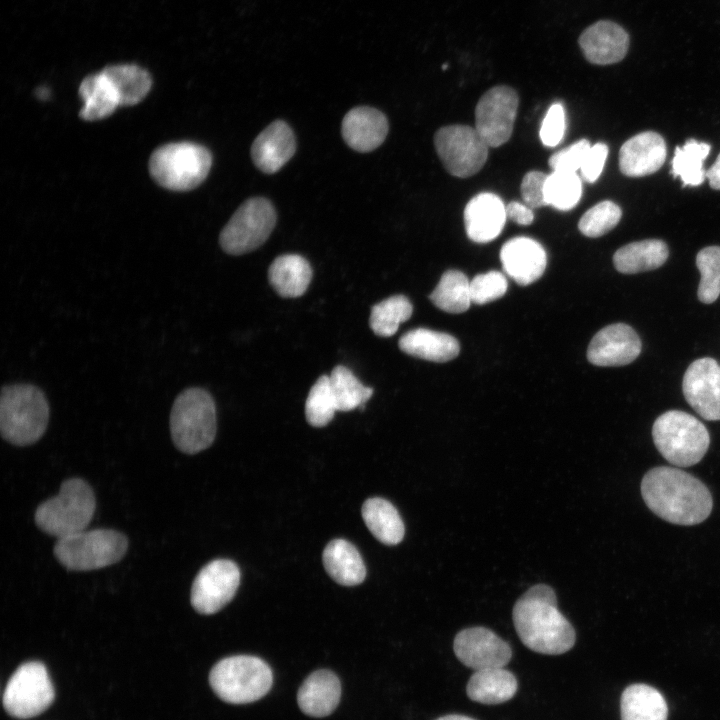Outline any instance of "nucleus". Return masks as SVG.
<instances>
[{
    "mask_svg": "<svg viewBox=\"0 0 720 720\" xmlns=\"http://www.w3.org/2000/svg\"><path fill=\"white\" fill-rule=\"evenodd\" d=\"M646 506L659 518L693 526L706 520L713 508L707 486L692 474L670 466L650 469L640 485Z\"/></svg>",
    "mask_w": 720,
    "mask_h": 720,
    "instance_id": "nucleus-1",
    "label": "nucleus"
},
{
    "mask_svg": "<svg viewBox=\"0 0 720 720\" xmlns=\"http://www.w3.org/2000/svg\"><path fill=\"white\" fill-rule=\"evenodd\" d=\"M512 617L520 640L532 651L559 655L575 644V630L558 610L556 594L548 585L526 591L515 603Z\"/></svg>",
    "mask_w": 720,
    "mask_h": 720,
    "instance_id": "nucleus-2",
    "label": "nucleus"
},
{
    "mask_svg": "<svg viewBox=\"0 0 720 720\" xmlns=\"http://www.w3.org/2000/svg\"><path fill=\"white\" fill-rule=\"evenodd\" d=\"M50 408L45 393L36 385H4L0 396V432L15 446L36 443L45 433Z\"/></svg>",
    "mask_w": 720,
    "mask_h": 720,
    "instance_id": "nucleus-3",
    "label": "nucleus"
},
{
    "mask_svg": "<svg viewBox=\"0 0 720 720\" xmlns=\"http://www.w3.org/2000/svg\"><path fill=\"white\" fill-rule=\"evenodd\" d=\"M169 425L172 441L179 451L193 455L210 447L217 431L212 395L200 387L180 392L172 405Z\"/></svg>",
    "mask_w": 720,
    "mask_h": 720,
    "instance_id": "nucleus-4",
    "label": "nucleus"
},
{
    "mask_svg": "<svg viewBox=\"0 0 720 720\" xmlns=\"http://www.w3.org/2000/svg\"><path fill=\"white\" fill-rule=\"evenodd\" d=\"M652 437L660 454L678 467L700 462L710 445V435L704 424L679 410L661 414L653 424Z\"/></svg>",
    "mask_w": 720,
    "mask_h": 720,
    "instance_id": "nucleus-5",
    "label": "nucleus"
},
{
    "mask_svg": "<svg viewBox=\"0 0 720 720\" xmlns=\"http://www.w3.org/2000/svg\"><path fill=\"white\" fill-rule=\"evenodd\" d=\"M94 511L95 497L89 484L71 478L61 484L55 497L38 506L35 522L39 529L59 539L85 530Z\"/></svg>",
    "mask_w": 720,
    "mask_h": 720,
    "instance_id": "nucleus-6",
    "label": "nucleus"
},
{
    "mask_svg": "<svg viewBox=\"0 0 720 720\" xmlns=\"http://www.w3.org/2000/svg\"><path fill=\"white\" fill-rule=\"evenodd\" d=\"M216 695L231 704H246L265 696L273 683L269 665L259 657L235 655L217 662L209 674Z\"/></svg>",
    "mask_w": 720,
    "mask_h": 720,
    "instance_id": "nucleus-7",
    "label": "nucleus"
},
{
    "mask_svg": "<svg viewBox=\"0 0 720 720\" xmlns=\"http://www.w3.org/2000/svg\"><path fill=\"white\" fill-rule=\"evenodd\" d=\"M212 165L210 151L193 142H174L157 148L149 160L152 178L162 187L188 191L199 186Z\"/></svg>",
    "mask_w": 720,
    "mask_h": 720,
    "instance_id": "nucleus-8",
    "label": "nucleus"
},
{
    "mask_svg": "<svg viewBox=\"0 0 720 720\" xmlns=\"http://www.w3.org/2000/svg\"><path fill=\"white\" fill-rule=\"evenodd\" d=\"M126 537L115 530H83L59 538L54 547L58 561L73 571H89L112 565L125 555Z\"/></svg>",
    "mask_w": 720,
    "mask_h": 720,
    "instance_id": "nucleus-9",
    "label": "nucleus"
},
{
    "mask_svg": "<svg viewBox=\"0 0 720 720\" xmlns=\"http://www.w3.org/2000/svg\"><path fill=\"white\" fill-rule=\"evenodd\" d=\"M276 211L265 198L247 199L232 215L219 236L223 251L241 255L260 247L276 224Z\"/></svg>",
    "mask_w": 720,
    "mask_h": 720,
    "instance_id": "nucleus-10",
    "label": "nucleus"
},
{
    "mask_svg": "<svg viewBox=\"0 0 720 720\" xmlns=\"http://www.w3.org/2000/svg\"><path fill=\"white\" fill-rule=\"evenodd\" d=\"M55 691L45 665L32 661L20 665L3 693L6 712L27 719L44 712L53 702Z\"/></svg>",
    "mask_w": 720,
    "mask_h": 720,
    "instance_id": "nucleus-11",
    "label": "nucleus"
},
{
    "mask_svg": "<svg viewBox=\"0 0 720 720\" xmlns=\"http://www.w3.org/2000/svg\"><path fill=\"white\" fill-rule=\"evenodd\" d=\"M436 152L453 176L467 178L476 174L486 163L488 145L476 128L468 125H449L434 135Z\"/></svg>",
    "mask_w": 720,
    "mask_h": 720,
    "instance_id": "nucleus-12",
    "label": "nucleus"
},
{
    "mask_svg": "<svg viewBox=\"0 0 720 720\" xmlns=\"http://www.w3.org/2000/svg\"><path fill=\"white\" fill-rule=\"evenodd\" d=\"M518 104L517 92L505 85L492 87L481 96L475 108V128L489 147L509 140Z\"/></svg>",
    "mask_w": 720,
    "mask_h": 720,
    "instance_id": "nucleus-13",
    "label": "nucleus"
},
{
    "mask_svg": "<svg viewBox=\"0 0 720 720\" xmlns=\"http://www.w3.org/2000/svg\"><path fill=\"white\" fill-rule=\"evenodd\" d=\"M239 583L236 563L228 559L213 560L197 574L191 588V604L198 613L214 614L232 600Z\"/></svg>",
    "mask_w": 720,
    "mask_h": 720,
    "instance_id": "nucleus-14",
    "label": "nucleus"
},
{
    "mask_svg": "<svg viewBox=\"0 0 720 720\" xmlns=\"http://www.w3.org/2000/svg\"><path fill=\"white\" fill-rule=\"evenodd\" d=\"M453 649L459 661L475 671L504 667L512 657L510 645L485 627L461 630Z\"/></svg>",
    "mask_w": 720,
    "mask_h": 720,
    "instance_id": "nucleus-15",
    "label": "nucleus"
},
{
    "mask_svg": "<svg viewBox=\"0 0 720 720\" xmlns=\"http://www.w3.org/2000/svg\"><path fill=\"white\" fill-rule=\"evenodd\" d=\"M682 390L687 403L702 418L720 420V364L715 359L693 361L684 373Z\"/></svg>",
    "mask_w": 720,
    "mask_h": 720,
    "instance_id": "nucleus-16",
    "label": "nucleus"
},
{
    "mask_svg": "<svg viewBox=\"0 0 720 720\" xmlns=\"http://www.w3.org/2000/svg\"><path fill=\"white\" fill-rule=\"evenodd\" d=\"M641 348V340L631 326L614 323L594 335L587 349V359L601 367L624 366L639 356Z\"/></svg>",
    "mask_w": 720,
    "mask_h": 720,
    "instance_id": "nucleus-17",
    "label": "nucleus"
},
{
    "mask_svg": "<svg viewBox=\"0 0 720 720\" xmlns=\"http://www.w3.org/2000/svg\"><path fill=\"white\" fill-rule=\"evenodd\" d=\"M585 58L596 65L621 61L629 48V35L619 24L600 20L587 27L579 37Z\"/></svg>",
    "mask_w": 720,
    "mask_h": 720,
    "instance_id": "nucleus-18",
    "label": "nucleus"
},
{
    "mask_svg": "<svg viewBox=\"0 0 720 720\" xmlns=\"http://www.w3.org/2000/svg\"><path fill=\"white\" fill-rule=\"evenodd\" d=\"M504 271L519 285L527 286L544 273L547 255L536 240L519 236L509 239L500 250Z\"/></svg>",
    "mask_w": 720,
    "mask_h": 720,
    "instance_id": "nucleus-19",
    "label": "nucleus"
},
{
    "mask_svg": "<svg viewBox=\"0 0 720 720\" xmlns=\"http://www.w3.org/2000/svg\"><path fill=\"white\" fill-rule=\"evenodd\" d=\"M663 137L646 131L628 139L619 151L620 171L629 177H642L658 171L666 158Z\"/></svg>",
    "mask_w": 720,
    "mask_h": 720,
    "instance_id": "nucleus-20",
    "label": "nucleus"
},
{
    "mask_svg": "<svg viewBox=\"0 0 720 720\" xmlns=\"http://www.w3.org/2000/svg\"><path fill=\"white\" fill-rule=\"evenodd\" d=\"M296 141L292 129L282 120L269 124L254 140L251 157L266 174L279 171L294 155Z\"/></svg>",
    "mask_w": 720,
    "mask_h": 720,
    "instance_id": "nucleus-21",
    "label": "nucleus"
},
{
    "mask_svg": "<svg viewBox=\"0 0 720 720\" xmlns=\"http://www.w3.org/2000/svg\"><path fill=\"white\" fill-rule=\"evenodd\" d=\"M506 206L499 196L490 192L475 195L464 209V224L468 238L487 243L498 237L506 222Z\"/></svg>",
    "mask_w": 720,
    "mask_h": 720,
    "instance_id": "nucleus-22",
    "label": "nucleus"
},
{
    "mask_svg": "<svg viewBox=\"0 0 720 720\" xmlns=\"http://www.w3.org/2000/svg\"><path fill=\"white\" fill-rule=\"evenodd\" d=\"M386 116L372 107H356L343 118L341 132L346 144L358 152H370L379 147L388 133Z\"/></svg>",
    "mask_w": 720,
    "mask_h": 720,
    "instance_id": "nucleus-23",
    "label": "nucleus"
},
{
    "mask_svg": "<svg viewBox=\"0 0 720 720\" xmlns=\"http://www.w3.org/2000/svg\"><path fill=\"white\" fill-rule=\"evenodd\" d=\"M341 697L338 677L329 670L311 673L298 690L297 702L306 715L325 717L337 707Z\"/></svg>",
    "mask_w": 720,
    "mask_h": 720,
    "instance_id": "nucleus-24",
    "label": "nucleus"
},
{
    "mask_svg": "<svg viewBox=\"0 0 720 720\" xmlns=\"http://www.w3.org/2000/svg\"><path fill=\"white\" fill-rule=\"evenodd\" d=\"M399 348L408 355L432 362H447L458 356L460 345L452 335L417 328L399 339Z\"/></svg>",
    "mask_w": 720,
    "mask_h": 720,
    "instance_id": "nucleus-25",
    "label": "nucleus"
},
{
    "mask_svg": "<svg viewBox=\"0 0 720 720\" xmlns=\"http://www.w3.org/2000/svg\"><path fill=\"white\" fill-rule=\"evenodd\" d=\"M322 558L326 572L340 585L355 586L366 577V567L359 551L344 539L329 542Z\"/></svg>",
    "mask_w": 720,
    "mask_h": 720,
    "instance_id": "nucleus-26",
    "label": "nucleus"
},
{
    "mask_svg": "<svg viewBox=\"0 0 720 720\" xmlns=\"http://www.w3.org/2000/svg\"><path fill=\"white\" fill-rule=\"evenodd\" d=\"M518 688L516 677L504 667L476 671L466 687L468 697L478 703L494 705L513 698Z\"/></svg>",
    "mask_w": 720,
    "mask_h": 720,
    "instance_id": "nucleus-27",
    "label": "nucleus"
},
{
    "mask_svg": "<svg viewBox=\"0 0 720 720\" xmlns=\"http://www.w3.org/2000/svg\"><path fill=\"white\" fill-rule=\"evenodd\" d=\"M270 284L282 297L295 298L303 295L312 278L309 262L298 254L277 257L268 270Z\"/></svg>",
    "mask_w": 720,
    "mask_h": 720,
    "instance_id": "nucleus-28",
    "label": "nucleus"
},
{
    "mask_svg": "<svg viewBox=\"0 0 720 720\" xmlns=\"http://www.w3.org/2000/svg\"><path fill=\"white\" fill-rule=\"evenodd\" d=\"M669 255L665 242L648 239L629 243L619 248L613 256V264L623 274H636L662 266Z\"/></svg>",
    "mask_w": 720,
    "mask_h": 720,
    "instance_id": "nucleus-29",
    "label": "nucleus"
},
{
    "mask_svg": "<svg viewBox=\"0 0 720 720\" xmlns=\"http://www.w3.org/2000/svg\"><path fill=\"white\" fill-rule=\"evenodd\" d=\"M621 720H667L668 706L654 687L636 683L627 686L620 699Z\"/></svg>",
    "mask_w": 720,
    "mask_h": 720,
    "instance_id": "nucleus-30",
    "label": "nucleus"
},
{
    "mask_svg": "<svg viewBox=\"0 0 720 720\" xmlns=\"http://www.w3.org/2000/svg\"><path fill=\"white\" fill-rule=\"evenodd\" d=\"M362 517L369 531L381 543L396 545L402 541L404 523L398 510L386 499H367L362 506Z\"/></svg>",
    "mask_w": 720,
    "mask_h": 720,
    "instance_id": "nucleus-31",
    "label": "nucleus"
},
{
    "mask_svg": "<svg viewBox=\"0 0 720 720\" xmlns=\"http://www.w3.org/2000/svg\"><path fill=\"white\" fill-rule=\"evenodd\" d=\"M79 93L84 101L79 115L84 120L103 119L120 106L118 93L103 72L84 78L80 84Z\"/></svg>",
    "mask_w": 720,
    "mask_h": 720,
    "instance_id": "nucleus-32",
    "label": "nucleus"
},
{
    "mask_svg": "<svg viewBox=\"0 0 720 720\" xmlns=\"http://www.w3.org/2000/svg\"><path fill=\"white\" fill-rule=\"evenodd\" d=\"M102 72L115 87L120 105L130 106L139 103L152 86L150 74L136 65H112L106 67Z\"/></svg>",
    "mask_w": 720,
    "mask_h": 720,
    "instance_id": "nucleus-33",
    "label": "nucleus"
},
{
    "mask_svg": "<svg viewBox=\"0 0 720 720\" xmlns=\"http://www.w3.org/2000/svg\"><path fill=\"white\" fill-rule=\"evenodd\" d=\"M433 304L448 313H462L471 302L470 281L459 270H447L429 296Z\"/></svg>",
    "mask_w": 720,
    "mask_h": 720,
    "instance_id": "nucleus-34",
    "label": "nucleus"
},
{
    "mask_svg": "<svg viewBox=\"0 0 720 720\" xmlns=\"http://www.w3.org/2000/svg\"><path fill=\"white\" fill-rule=\"evenodd\" d=\"M710 148L709 144L696 139H689L682 147H676L671 163L673 176L679 177L683 185H700L706 177L703 161L708 156Z\"/></svg>",
    "mask_w": 720,
    "mask_h": 720,
    "instance_id": "nucleus-35",
    "label": "nucleus"
},
{
    "mask_svg": "<svg viewBox=\"0 0 720 720\" xmlns=\"http://www.w3.org/2000/svg\"><path fill=\"white\" fill-rule=\"evenodd\" d=\"M331 390L337 411H351L361 407L371 398L373 389L364 386L347 367L338 365L329 375Z\"/></svg>",
    "mask_w": 720,
    "mask_h": 720,
    "instance_id": "nucleus-36",
    "label": "nucleus"
},
{
    "mask_svg": "<svg viewBox=\"0 0 720 720\" xmlns=\"http://www.w3.org/2000/svg\"><path fill=\"white\" fill-rule=\"evenodd\" d=\"M412 312L413 306L406 296H391L372 307L370 327L378 336H392L397 332L400 324L411 317Z\"/></svg>",
    "mask_w": 720,
    "mask_h": 720,
    "instance_id": "nucleus-37",
    "label": "nucleus"
},
{
    "mask_svg": "<svg viewBox=\"0 0 720 720\" xmlns=\"http://www.w3.org/2000/svg\"><path fill=\"white\" fill-rule=\"evenodd\" d=\"M546 205L567 211L575 207L582 196V181L577 173L553 171L547 175L544 187Z\"/></svg>",
    "mask_w": 720,
    "mask_h": 720,
    "instance_id": "nucleus-38",
    "label": "nucleus"
},
{
    "mask_svg": "<svg viewBox=\"0 0 720 720\" xmlns=\"http://www.w3.org/2000/svg\"><path fill=\"white\" fill-rule=\"evenodd\" d=\"M336 411L329 376L322 375L313 384L306 399V420L313 427H323L330 423Z\"/></svg>",
    "mask_w": 720,
    "mask_h": 720,
    "instance_id": "nucleus-39",
    "label": "nucleus"
},
{
    "mask_svg": "<svg viewBox=\"0 0 720 720\" xmlns=\"http://www.w3.org/2000/svg\"><path fill=\"white\" fill-rule=\"evenodd\" d=\"M696 266L701 274L698 299L704 304H711L720 295V247L701 249L696 256Z\"/></svg>",
    "mask_w": 720,
    "mask_h": 720,
    "instance_id": "nucleus-40",
    "label": "nucleus"
},
{
    "mask_svg": "<svg viewBox=\"0 0 720 720\" xmlns=\"http://www.w3.org/2000/svg\"><path fill=\"white\" fill-rule=\"evenodd\" d=\"M622 211L610 200L597 203L580 218L578 228L587 237H600L612 230L620 221Z\"/></svg>",
    "mask_w": 720,
    "mask_h": 720,
    "instance_id": "nucleus-41",
    "label": "nucleus"
},
{
    "mask_svg": "<svg viewBox=\"0 0 720 720\" xmlns=\"http://www.w3.org/2000/svg\"><path fill=\"white\" fill-rule=\"evenodd\" d=\"M506 277L499 271L476 275L470 281L471 302L483 305L501 298L507 291Z\"/></svg>",
    "mask_w": 720,
    "mask_h": 720,
    "instance_id": "nucleus-42",
    "label": "nucleus"
},
{
    "mask_svg": "<svg viewBox=\"0 0 720 720\" xmlns=\"http://www.w3.org/2000/svg\"><path fill=\"white\" fill-rule=\"evenodd\" d=\"M590 147L588 140L581 139L552 154L548 161L549 166L553 171L576 173L581 169Z\"/></svg>",
    "mask_w": 720,
    "mask_h": 720,
    "instance_id": "nucleus-43",
    "label": "nucleus"
},
{
    "mask_svg": "<svg viewBox=\"0 0 720 720\" xmlns=\"http://www.w3.org/2000/svg\"><path fill=\"white\" fill-rule=\"evenodd\" d=\"M566 129L565 111L561 103L552 104L540 128V139L547 147L557 146L563 139Z\"/></svg>",
    "mask_w": 720,
    "mask_h": 720,
    "instance_id": "nucleus-44",
    "label": "nucleus"
},
{
    "mask_svg": "<svg viewBox=\"0 0 720 720\" xmlns=\"http://www.w3.org/2000/svg\"><path fill=\"white\" fill-rule=\"evenodd\" d=\"M547 174L541 171H529L521 183V195L525 204L532 208L546 205L544 187Z\"/></svg>",
    "mask_w": 720,
    "mask_h": 720,
    "instance_id": "nucleus-45",
    "label": "nucleus"
},
{
    "mask_svg": "<svg viewBox=\"0 0 720 720\" xmlns=\"http://www.w3.org/2000/svg\"><path fill=\"white\" fill-rule=\"evenodd\" d=\"M608 156V147L599 142L590 147L582 167V178L588 183H594L601 175Z\"/></svg>",
    "mask_w": 720,
    "mask_h": 720,
    "instance_id": "nucleus-46",
    "label": "nucleus"
},
{
    "mask_svg": "<svg viewBox=\"0 0 720 720\" xmlns=\"http://www.w3.org/2000/svg\"><path fill=\"white\" fill-rule=\"evenodd\" d=\"M506 215L519 225H529L534 219L532 209L517 201H512L506 206Z\"/></svg>",
    "mask_w": 720,
    "mask_h": 720,
    "instance_id": "nucleus-47",
    "label": "nucleus"
},
{
    "mask_svg": "<svg viewBox=\"0 0 720 720\" xmlns=\"http://www.w3.org/2000/svg\"><path fill=\"white\" fill-rule=\"evenodd\" d=\"M709 185L715 190H720V154L714 164L706 171Z\"/></svg>",
    "mask_w": 720,
    "mask_h": 720,
    "instance_id": "nucleus-48",
    "label": "nucleus"
},
{
    "mask_svg": "<svg viewBox=\"0 0 720 720\" xmlns=\"http://www.w3.org/2000/svg\"><path fill=\"white\" fill-rule=\"evenodd\" d=\"M436 720H475L473 718H470L465 715H459V714H449L442 717L437 718Z\"/></svg>",
    "mask_w": 720,
    "mask_h": 720,
    "instance_id": "nucleus-49",
    "label": "nucleus"
}]
</instances>
